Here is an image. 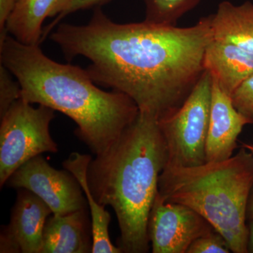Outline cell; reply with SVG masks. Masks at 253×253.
<instances>
[{
	"mask_svg": "<svg viewBox=\"0 0 253 253\" xmlns=\"http://www.w3.org/2000/svg\"><path fill=\"white\" fill-rule=\"evenodd\" d=\"M50 38L68 61L82 56L91 61L86 70L96 84L127 95L158 121L189 97L205 72V51L213 39L211 16L187 28L121 24L100 6L87 24H60Z\"/></svg>",
	"mask_w": 253,
	"mask_h": 253,
	"instance_id": "1",
	"label": "cell"
},
{
	"mask_svg": "<svg viewBox=\"0 0 253 253\" xmlns=\"http://www.w3.org/2000/svg\"><path fill=\"white\" fill-rule=\"evenodd\" d=\"M0 57L19 83L21 98L72 119L76 135L96 156L109 149L139 114L127 95L99 89L86 69L53 61L39 45L23 44L8 34L0 43Z\"/></svg>",
	"mask_w": 253,
	"mask_h": 253,
	"instance_id": "2",
	"label": "cell"
},
{
	"mask_svg": "<svg viewBox=\"0 0 253 253\" xmlns=\"http://www.w3.org/2000/svg\"><path fill=\"white\" fill-rule=\"evenodd\" d=\"M167 163L157 118L140 111L117 140L89 163V189L100 205L116 213L123 253L149 252L150 213Z\"/></svg>",
	"mask_w": 253,
	"mask_h": 253,
	"instance_id": "3",
	"label": "cell"
},
{
	"mask_svg": "<svg viewBox=\"0 0 253 253\" xmlns=\"http://www.w3.org/2000/svg\"><path fill=\"white\" fill-rule=\"evenodd\" d=\"M253 188V155L246 148L229 159L194 167L166 166L158 181L165 201L194 210L226 240L231 252L247 253V206Z\"/></svg>",
	"mask_w": 253,
	"mask_h": 253,
	"instance_id": "4",
	"label": "cell"
},
{
	"mask_svg": "<svg viewBox=\"0 0 253 253\" xmlns=\"http://www.w3.org/2000/svg\"><path fill=\"white\" fill-rule=\"evenodd\" d=\"M54 110L44 105L33 107L20 98L1 118L0 186L32 158L43 153H56L58 146L50 134Z\"/></svg>",
	"mask_w": 253,
	"mask_h": 253,
	"instance_id": "5",
	"label": "cell"
},
{
	"mask_svg": "<svg viewBox=\"0 0 253 253\" xmlns=\"http://www.w3.org/2000/svg\"><path fill=\"white\" fill-rule=\"evenodd\" d=\"M212 90V77L205 71L181 107L158 120L167 149L166 166L194 167L206 163Z\"/></svg>",
	"mask_w": 253,
	"mask_h": 253,
	"instance_id": "6",
	"label": "cell"
},
{
	"mask_svg": "<svg viewBox=\"0 0 253 253\" xmlns=\"http://www.w3.org/2000/svg\"><path fill=\"white\" fill-rule=\"evenodd\" d=\"M6 185L31 191L45 203L55 215L84 209L85 206L84 192L75 176L67 170L51 167L41 155L18 168Z\"/></svg>",
	"mask_w": 253,
	"mask_h": 253,
	"instance_id": "7",
	"label": "cell"
},
{
	"mask_svg": "<svg viewBox=\"0 0 253 253\" xmlns=\"http://www.w3.org/2000/svg\"><path fill=\"white\" fill-rule=\"evenodd\" d=\"M214 228L188 206L156 196L148 223L153 253H186L191 244Z\"/></svg>",
	"mask_w": 253,
	"mask_h": 253,
	"instance_id": "8",
	"label": "cell"
},
{
	"mask_svg": "<svg viewBox=\"0 0 253 253\" xmlns=\"http://www.w3.org/2000/svg\"><path fill=\"white\" fill-rule=\"evenodd\" d=\"M18 190L9 224L0 235V253H42L44 226L52 212L31 191Z\"/></svg>",
	"mask_w": 253,
	"mask_h": 253,
	"instance_id": "9",
	"label": "cell"
},
{
	"mask_svg": "<svg viewBox=\"0 0 253 253\" xmlns=\"http://www.w3.org/2000/svg\"><path fill=\"white\" fill-rule=\"evenodd\" d=\"M246 125L247 121L234 107L231 96L212 81L206 162H219L231 158L237 146L238 137Z\"/></svg>",
	"mask_w": 253,
	"mask_h": 253,
	"instance_id": "10",
	"label": "cell"
},
{
	"mask_svg": "<svg viewBox=\"0 0 253 253\" xmlns=\"http://www.w3.org/2000/svg\"><path fill=\"white\" fill-rule=\"evenodd\" d=\"M204 66L221 90L231 96L253 75V54L212 39L205 51Z\"/></svg>",
	"mask_w": 253,
	"mask_h": 253,
	"instance_id": "11",
	"label": "cell"
},
{
	"mask_svg": "<svg viewBox=\"0 0 253 253\" xmlns=\"http://www.w3.org/2000/svg\"><path fill=\"white\" fill-rule=\"evenodd\" d=\"M89 219L84 209L48 218L42 253H89L92 251Z\"/></svg>",
	"mask_w": 253,
	"mask_h": 253,
	"instance_id": "12",
	"label": "cell"
},
{
	"mask_svg": "<svg viewBox=\"0 0 253 253\" xmlns=\"http://www.w3.org/2000/svg\"><path fill=\"white\" fill-rule=\"evenodd\" d=\"M71 0H17L10 16L6 31L20 42L39 45L42 37V24L46 18L59 16Z\"/></svg>",
	"mask_w": 253,
	"mask_h": 253,
	"instance_id": "13",
	"label": "cell"
},
{
	"mask_svg": "<svg viewBox=\"0 0 253 253\" xmlns=\"http://www.w3.org/2000/svg\"><path fill=\"white\" fill-rule=\"evenodd\" d=\"M91 156L72 153L63 163L66 170L75 176L79 182L86 201L91 214V236L93 253H121V249L111 242L109 235L111 214L100 205L91 194L87 181V169L91 161Z\"/></svg>",
	"mask_w": 253,
	"mask_h": 253,
	"instance_id": "14",
	"label": "cell"
},
{
	"mask_svg": "<svg viewBox=\"0 0 253 253\" xmlns=\"http://www.w3.org/2000/svg\"><path fill=\"white\" fill-rule=\"evenodd\" d=\"M210 16L213 40L253 54V3L246 1L236 5L223 1L215 14Z\"/></svg>",
	"mask_w": 253,
	"mask_h": 253,
	"instance_id": "15",
	"label": "cell"
},
{
	"mask_svg": "<svg viewBox=\"0 0 253 253\" xmlns=\"http://www.w3.org/2000/svg\"><path fill=\"white\" fill-rule=\"evenodd\" d=\"M201 0H144V21L155 24L176 26L186 13L194 9Z\"/></svg>",
	"mask_w": 253,
	"mask_h": 253,
	"instance_id": "16",
	"label": "cell"
},
{
	"mask_svg": "<svg viewBox=\"0 0 253 253\" xmlns=\"http://www.w3.org/2000/svg\"><path fill=\"white\" fill-rule=\"evenodd\" d=\"M12 73L6 66L0 64V118L7 112L9 108L21 98V86L17 80L14 81Z\"/></svg>",
	"mask_w": 253,
	"mask_h": 253,
	"instance_id": "17",
	"label": "cell"
},
{
	"mask_svg": "<svg viewBox=\"0 0 253 253\" xmlns=\"http://www.w3.org/2000/svg\"><path fill=\"white\" fill-rule=\"evenodd\" d=\"M231 97L234 107L248 124H253V75L236 89Z\"/></svg>",
	"mask_w": 253,
	"mask_h": 253,
	"instance_id": "18",
	"label": "cell"
},
{
	"mask_svg": "<svg viewBox=\"0 0 253 253\" xmlns=\"http://www.w3.org/2000/svg\"><path fill=\"white\" fill-rule=\"evenodd\" d=\"M230 248L220 234L212 230L200 236L188 249L186 253H229Z\"/></svg>",
	"mask_w": 253,
	"mask_h": 253,
	"instance_id": "19",
	"label": "cell"
},
{
	"mask_svg": "<svg viewBox=\"0 0 253 253\" xmlns=\"http://www.w3.org/2000/svg\"><path fill=\"white\" fill-rule=\"evenodd\" d=\"M111 0H71L69 6L67 9L65 10L63 13L57 16L56 19L53 21L49 26H46L44 29H43L42 37V41L45 39L46 36L52 31L53 28L59 23L61 20L66 17L68 15L73 14L76 11H81V10H84L90 9L92 7H98L101 6V5L106 4L109 2Z\"/></svg>",
	"mask_w": 253,
	"mask_h": 253,
	"instance_id": "20",
	"label": "cell"
},
{
	"mask_svg": "<svg viewBox=\"0 0 253 253\" xmlns=\"http://www.w3.org/2000/svg\"><path fill=\"white\" fill-rule=\"evenodd\" d=\"M17 0H0V43L8 35L6 24L14 11Z\"/></svg>",
	"mask_w": 253,
	"mask_h": 253,
	"instance_id": "21",
	"label": "cell"
},
{
	"mask_svg": "<svg viewBox=\"0 0 253 253\" xmlns=\"http://www.w3.org/2000/svg\"><path fill=\"white\" fill-rule=\"evenodd\" d=\"M249 226V244H248V251L249 253H253V219H249L248 223Z\"/></svg>",
	"mask_w": 253,
	"mask_h": 253,
	"instance_id": "22",
	"label": "cell"
},
{
	"mask_svg": "<svg viewBox=\"0 0 253 253\" xmlns=\"http://www.w3.org/2000/svg\"><path fill=\"white\" fill-rule=\"evenodd\" d=\"M247 219H253V188L250 195L249 203L247 206Z\"/></svg>",
	"mask_w": 253,
	"mask_h": 253,
	"instance_id": "23",
	"label": "cell"
},
{
	"mask_svg": "<svg viewBox=\"0 0 253 253\" xmlns=\"http://www.w3.org/2000/svg\"><path fill=\"white\" fill-rule=\"evenodd\" d=\"M244 147L246 148V149H249L250 151H252L253 155V145L244 144Z\"/></svg>",
	"mask_w": 253,
	"mask_h": 253,
	"instance_id": "24",
	"label": "cell"
}]
</instances>
